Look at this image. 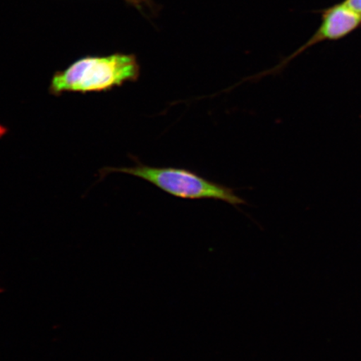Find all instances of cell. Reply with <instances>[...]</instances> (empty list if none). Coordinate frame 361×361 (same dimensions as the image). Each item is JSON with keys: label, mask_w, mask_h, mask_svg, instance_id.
Segmentation results:
<instances>
[{"label": "cell", "mask_w": 361, "mask_h": 361, "mask_svg": "<svg viewBox=\"0 0 361 361\" xmlns=\"http://www.w3.org/2000/svg\"><path fill=\"white\" fill-rule=\"evenodd\" d=\"M141 67L137 57L123 53L110 56H87L76 60L64 71L56 72L49 92L61 96L66 92L87 94L109 92L140 78Z\"/></svg>", "instance_id": "obj_1"}, {"label": "cell", "mask_w": 361, "mask_h": 361, "mask_svg": "<svg viewBox=\"0 0 361 361\" xmlns=\"http://www.w3.org/2000/svg\"><path fill=\"white\" fill-rule=\"evenodd\" d=\"M110 173H123L142 178L161 191L182 200H215L235 207L247 204L233 188L213 182L188 169L173 166L159 168L137 161V164L130 168H106L102 171L103 175Z\"/></svg>", "instance_id": "obj_2"}, {"label": "cell", "mask_w": 361, "mask_h": 361, "mask_svg": "<svg viewBox=\"0 0 361 361\" xmlns=\"http://www.w3.org/2000/svg\"><path fill=\"white\" fill-rule=\"evenodd\" d=\"M361 24V13L356 12L350 7L347 6L345 3L338 4L324 13L322 25H320L317 32H316L308 42L305 43L303 47L298 49L291 56L287 57L286 60L282 61L279 64L272 69L263 72L252 78L248 79H259L265 75H275L282 71L283 68L290 63L293 58L300 55L305 49L312 47L324 40H336L345 37L352 31L355 30Z\"/></svg>", "instance_id": "obj_3"}, {"label": "cell", "mask_w": 361, "mask_h": 361, "mask_svg": "<svg viewBox=\"0 0 361 361\" xmlns=\"http://www.w3.org/2000/svg\"><path fill=\"white\" fill-rule=\"evenodd\" d=\"M126 3L132 4L139 11H142L144 8H149L150 10L153 8L152 0H125Z\"/></svg>", "instance_id": "obj_4"}, {"label": "cell", "mask_w": 361, "mask_h": 361, "mask_svg": "<svg viewBox=\"0 0 361 361\" xmlns=\"http://www.w3.org/2000/svg\"><path fill=\"white\" fill-rule=\"evenodd\" d=\"M344 3L352 10L361 13V0H345Z\"/></svg>", "instance_id": "obj_5"}]
</instances>
